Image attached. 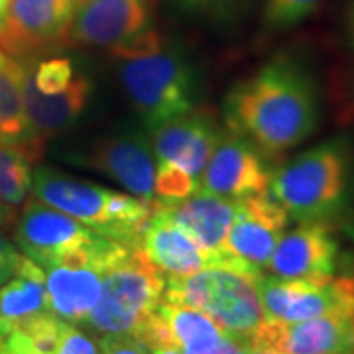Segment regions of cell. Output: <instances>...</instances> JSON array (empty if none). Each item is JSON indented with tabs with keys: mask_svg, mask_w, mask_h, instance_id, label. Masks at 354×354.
<instances>
[{
	"mask_svg": "<svg viewBox=\"0 0 354 354\" xmlns=\"http://www.w3.org/2000/svg\"><path fill=\"white\" fill-rule=\"evenodd\" d=\"M62 319L51 311L41 313L6 337V354H57Z\"/></svg>",
	"mask_w": 354,
	"mask_h": 354,
	"instance_id": "obj_25",
	"label": "cell"
},
{
	"mask_svg": "<svg viewBox=\"0 0 354 354\" xmlns=\"http://www.w3.org/2000/svg\"><path fill=\"white\" fill-rule=\"evenodd\" d=\"M348 38L354 46V0L351 2V10H348Z\"/></svg>",
	"mask_w": 354,
	"mask_h": 354,
	"instance_id": "obj_33",
	"label": "cell"
},
{
	"mask_svg": "<svg viewBox=\"0 0 354 354\" xmlns=\"http://www.w3.org/2000/svg\"><path fill=\"white\" fill-rule=\"evenodd\" d=\"M152 16L153 0H87L75 8L67 41L114 48L148 32Z\"/></svg>",
	"mask_w": 354,
	"mask_h": 354,
	"instance_id": "obj_15",
	"label": "cell"
},
{
	"mask_svg": "<svg viewBox=\"0 0 354 354\" xmlns=\"http://www.w3.org/2000/svg\"><path fill=\"white\" fill-rule=\"evenodd\" d=\"M321 0H266L264 24L270 30H286L301 24L315 12Z\"/></svg>",
	"mask_w": 354,
	"mask_h": 354,
	"instance_id": "obj_27",
	"label": "cell"
},
{
	"mask_svg": "<svg viewBox=\"0 0 354 354\" xmlns=\"http://www.w3.org/2000/svg\"><path fill=\"white\" fill-rule=\"evenodd\" d=\"M57 354H101V346L88 333L77 329L73 323L62 321Z\"/></svg>",
	"mask_w": 354,
	"mask_h": 354,
	"instance_id": "obj_29",
	"label": "cell"
},
{
	"mask_svg": "<svg viewBox=\"0 0 354 354\" xmlns=\"http://www.w3.org/2000/svg\"><path fill=\"white\" fill-rule=\"evenodd\" d=\"M174 2L185 6V8H207V6L216 4V2H223V0H174Z\"/></svg>",
	"mask_w": 354,
	"mask_h": 354,
	"instance_id": "obj_32",
	"label": "cell"
},
{
	"mask_svg": "<svg viewBox=\"0 0 354 354\" xmlns=\"http://www.w3.org/2000/svg\"><path fill=\"white\" fill-rule=\"evenodd\" d=\"M32 193L38 201L128 248H138L142 227L156 209V201L79 181L44 165L32 176Z\"/></svg>",
	"mask_w": 354,
	"mask_h": 354,
	"instance_id": "obj_3",
	"label": "cell"
},
{
	"mask_svg": "<svg viewBox=\"0 0 354 354\" xmlns=\"http://www.w3.org/2000/svg\"><path fill=\"white\" fill-rule=\"evenodd\" d=\"M8 6H10V0H0V20L6 16V12H8Z\"/></svg>",
	"mask_w": 354,
	"mask_h": 354,
	"instance_id": "obj_35",
	"label": "cell"
},
{
	"mask_svg": "<svg viewBox=\"0 0 354 354\" xmlns=\"http://www.w3.org/2000/svg\"><path fill=\"white\" fill-rule=\"evenodd\" d=\"M73 2H75V8H77L79 4H83V2H87V0H73Z\"/></svg>",
	"mask_w": 354,
	"mask_h": 354,
	"instance_id": "obj_37",
	"label": "cell"
},
{
	"mask_svg": "<svg viewBox=\"0 0 354 354\" xmlns=\"http://www.w3.org/2000/svg\"><path fill=\"white\" fill-rule=\"evenodd\" d=\"M288 225L290 216L268 191L236 199L234 218L225 242L232 270L254 276L264 274Z\"/></svg>",
	"mask_w": 354,
	"mask_h": 354,
	"instance_id": "obj_9",
	"label": "cell"
},
{
	"mask_svg": "<svg viewBox=\"0 0 354 354\" xmlns=\"http://www.w3.org/2000/svg\"><path fill=\"white\" fill-rule=\"evenodd\" d=\"M246 354H281V353L270 351V348H252V346H250V351H248Z\"/></svg>",
	"mask_w": 354,
	"mask_h": 354,
	"instance_id": "obj_34",
	"label": "cell"
},
{
	"mask_svg": "<svg viewBox=\"0 0 354 354\" xmlns=\"http://www.w3.org/2000/svg\"><path fill=\"white\" fill-rule=\"evenodd\" d=\"M164 288V274L130 248L104 272L101 295L83 323L97 335H132L162 304Z\"/></svg>",
	"mask_w": 354,
	"mask_h": 354,
	"instance_id": "obj_6",
	"label": "cell"
},
{
	"mask_svg": "<svg viewBox=\"0 0 354 354\" xmlns=\"http://www.w3.org/2000/svg\"><path fill=\"white\" fill-rule=\"evenodd\" d=\"M24 73V62H18L0 50V142H41L32 136L26 118Z\"/></svg>",
	"mask_w": 354,
	"mask_h": 354,
	"instance_id": "obj_23",
	"label": "cell"
},
{
	"mask_svg": "<svg viewBox=\"0 0 354 354\" xmlns=\"http://www.w3.org/2000/svg\"><path fill=\"white\" fill-rule=\"evenodd\" d=\"M252 142L241 134H223L201 176V189L228 199L268 191L272 167Z\"/></svg>",
	"mask_w": 354,
	"mask_h": 354,
	"instance_id": "obj_14",
	"label": "cell"
},
{
	"mask_svg": "<svg viewBox=\"0 0 354 354\" xmlns=\"http://www.w3.org/2000/svg\"><path fill=\"white\" fill-rule=\"evenodd\" d=\"M128 99L148 130L193 111V73L179 51L152 28L111 48Z\"/></svg>",
	"mask_w": 354,
	"mask_h": 354,
	"instance_id": "obj_2",
	"label": "cell"
},
{
	"mask_svg": "<svg viewBox=\"0 0 354 354\" xmlns=\"http://www.w3.org/2000/svg\"><path fill=\"white\" fill-rule=\"evenodd\" d=\"M73 14V0H10L0 20V50L18 62H32L38 53L67 44Z\"/></svg>",
	"mask_w": 354,
	"mask_h": 354,
	"instance_id": "obj_10",
	"label": "cell"
},
{
	"mask_svg": "<svg viewBox=\"0 0 354 354\" xmlns=\"http://www.w3.org/2000/svg\"><path fill=\"white\" fill-rule=\"evenodd\" d=\"M258 295L270 321L297 323L325 315H354V278L341 276L327 281L258 278Z\"/></svg>",
	"mask_w": 354,
	"mask_h": 354,
	"instance_id": "obj_8",
	"label": "cell"
},
{
	"mask_svg": "<svg viewBox=\"0 0 354 354\" xmlns=\"http://www.w3.org/2000/svg\"><path fill=\"white\" fill-rule=\"evenodd\" d=\"M150 132L156 162L177 165L199 183L207 162L223 136L209 114L193 111L167 120Z\"/></svg>",
	"mask_w": 354,
	"mask_h": 354,
	"instance_id": "obj_17",
	"label": "cell"
},
{
	"mask_svg": "<svg viewBox=\"0 0 354 354\" xmlns=\"http://www.w3.org/2000/svg\"><path fill=\"white\" fill-rule=\"evenodd\" d=\"M101 354H152L132 335H102Z\"/></svg>",
	"mask_w": 354,
	"mask_h": 354,
	"instance_id": "obj_30",
	"label": "cell"
},
{
	"mask_svg": "<svg viewBox=\"0 0 354 354\" xmlns=\"http://www.w3.org/2000/svg\"><path fill=\"white\" fill-rule=\"evenodd\" d=\"M227 124L268 158L299 146L319 122L313 77L291 57H276L228 93Z\"/></svg>",
	"mask_w": 354,
	"mask_h": 354,
	"instance_id": "obj_1",
	"label": "cell"
},
{
	"mask_svg": "<svg viewBox=\"0 0 354 354\" xmlns=\"http://www.w3.org/2000/svg\"><path fill=\"white\" fill-rule=\"evenodd\" d=\"M130 250L124 244L97 236L87 246L46 268L50 311L65 323H83L101 295L104 272Z\"/></svg>",
	"mask_w": 354,
	"mask_h": 354,
	"instance_id": "obj_7",
	"label": "cell"
},
{
	"mask_svg": "<svg viewBox=\"0 0 354 354\" xmlns=\"http://www.w3.org/2000/svg\"><path fill=\"white\" fill-rule=\"evenodd\" d=\"M4 218H6V215H4V213H2V211H0V223H2V221H4Z\"/></svg>",
	"mask_w": 354,
	"mask_h": 354,
	"instance_id": "obj_38",
	"label": "cell"
},
{
	"mask_svg": "<svg viewBox=\"0 0 354 354\" xmlns=\"http://www.w3.org/2000/svg\"><path fill=\"white\" fill-rule=\"evenodd\" d=\"M348 179V148L329 140L272 169L268 193L290 221H330L346 203Z\"/></svg>",
	"mask_w": 354,
	"mask_h": 354,
	"instance_id": "obj_4",
	"label": "cell"
},
{
	"mask_svg": "<svg viewBox=\"0 0 354 354\" xmlns=\"http://www.w3.org/2000/svg\"><path fill=\"white\" fill-rule=\"evenodd\" d=\"M39 150L41 142H0V211L6 216L28 199Z\"/></svg>",
	"mask_w": 354,
	"mask_h": 354,
	"instance_id": "obj_24",
	"label": "cell"
},
{
	"mask_svg": "<svg viewBox=\"0 0 354 354\" xmlns=\"http://www.w3.org/2000/svg\"><path fill=\"white\" fill-rule=\"evenodd\" d=\"M156 209L162 211L169 221H174L185 234H189L203 252L209 254L213 268L232 270L225 252V242L234 218L236 199L197 189L181 201L167 205L156 203Z\"/></svg>",
	"mask_w": 354,
	"mask_h": 354,
	"instance_id": "obj_16",
	"label": "cell"
},
{
	"mask_svg": "<svg viewBox=\"0 0 354 354\" xmlns=\"http://www.w3.org/2000/svg\"><path fill=\"white\" fill-rule=\"evenodd\" d=\"M26 71H28V75L32 79V83L41 93H59L75 77L73 64L69 59H64V57L46 59V62H39V64L34 65L26 64Z\"/></svg>",
	"mask_w": 354,
	"mask_h": 354,
	"instance_id": "obj_28",
	"label": "cell"
},
{
	"mask_svg": "<svg viewBox=\"0 0 354 354\" xmlns=\"http://www.w3.org/2000/svg\"><path fill=\"white\" fill-rule=\"evenodd\" d=\"M138 248L167 278H183L205 268H213L209 254L203 252L189 234L158 209H153L142 227Z\"/></svg>",
	"mask_w": 354,
	"mask_h": 354,
	"instance_id": "obj_19",
	"label": "cell"
},
{
	"mask_svg": "<svg viewBox=\"0 0 354 354\" xmlns=\"http://www.w3.org/2000/svg\"><path fill=\"white\" fill-rule=\"evenodd\" d=\"M22 93L30 132L44 142V138L71 127L83 114L91 95V81L85 75H75L64 91L41 93L26 71Z\"/></svg>",
	"mask_w": 354,
	"mask_h": 354,
	"instance_id": "obj_20",
	"label": "cell"
},
{
	"mask_svg": "<svg viewBox=\"0 0 354 354\" xmlns=\"http://www.w3.org/2000/svg\"><path fill=\"white\" fill-rule=\"evenodd\" d=\"M339 252L329 221H301L283 232L266 270L276 278L327 281L337 276Z\"/></svg>",
	"mask_w": 354,
	"mask_h": 354,
	"instance_id": "obj_12",
	"label": "cell"
},
{
	"mask_svg": "<svg viewBox=\"0 0 354 354\" xmlns=\"http://www.w3.org/2000/svg\"><path fill=\"white\" fill-rule=\"evenodd\" d=\"M83 164L120 183L140 199L156 201V156L142 134H120L101 140L83 158Z\"/></svg>",
	"mask_w": 354,
	"mask_h": 354,
	"instance_id": "obj_18",
	"label": "cell"
},
{
	"mask_svg": "<svg viewBox=\"0 0 354 354\" xmlns=\"http://www.w3.org/2000/svg\"><path fill=\"white\" fill-rule=\"evenodd\" d=\"M201 189V183L185 174L181 167L165 162H156V179H153V193L156 203H176L189 197L191 193Z\"/></svg>",
	"mask_w": 354,
	"mask_h": 354,
	"instance_id": "obj_26",
	"label": "cell"
},
{
	"mask_svg": "<svg viewBox=\"0 0 354 354\" xmlns=\"http://www.w3.org/2000/svg\"><path fill=\"white\" fill-rule=\"evenodd\" d=\"M158 311L174 333L179 354H246L250 351L248 337L223 329L199 309L162 301Z\"/></svg>",
	"mask_w": 354,
	"mask_h": 354,
	"instance_id": "obj_21",
	"label": "cell"
},
{
	"mask_svg": "<svg viewBox=\"0 0 354 354\" xmlns=\"http://www.w3.org/2000/svg\"><path fill=\"white\" fill-rule=\"evenodd\" d=\"M260 276L205 268L191 276L165 279L162 301L199 309L223 329L250 337L266 319L258 295Z\"/></svg>",
	"mask_w": 354,
	"mask_h": 354,
	"instance_id": "obj_5",
	"label": "cell"
},
{
	"mask_svg": "<svg viewBox=\"0 0 354 354\" xmlns=\"http://www.w3.org/2000/svg\"><path fill=\"white\" fill-rule=\"evenodd\" d=\"M48 311L46 270L22 256L16 274L0 286V330L8 337L26 321Z\"/></svg>",
	"mask_w": 354,
	"mask_h": 354,
	"instance_id": "obj_22",
	"label": "cell"
},
{
	"mask_svg": "<svg viewBox=\"0 0 354 354\" xmlns=\"http://www.w3.org/2000/svg\"><path fill=\"white\" fill-rule=\"evenodd\" d=\"M2 354H6V353H2Z\"/></svg>",
	"mask_w": 354,
	"mask_h": 354,
	"instance_id": "obj_39",
	"label": "cell"
},
{
	"mask_svg": "<svg viewBox=\"0 0 354 354\" xmlns=\"http://www.w3.org/2000/svg\"><path fill=\"white\" fill-rule=\"evenodd\" d=\"M14 234L20 252L44 270L62 262L65 256L77 252L99 236L95 230L36 197L26 203Z\"/></svg>",
	"mask_w": 354,
	"mask_h": 354,
	"instance_id": "obj_11",
	"label": "cell"
},
{
	"mask_svg": "<svg viewBox=\"0 0 354 354\" xmlns=\"http://www.w3.org/2000/svg\"><path fill=\"white\" fill-rule=\"evenodd\" d=\"M22 256L24 254L18 252L0 232V286L16 274L18 266L22 262Z\"/></svg>",
	"mask_w": 354,
	"mask_h": 354,
	"instance_id": "obj_31",
	"label": "cell"
},
{
	"mask_svg": "<svg viewBox=\"0 0 354 354\" xmlns=\"http://www.w3.org/2000/svg\"><path fill=\"white\" fill-rule=\"evenodd\" d=\"M6 353V335L0 330V354Z\"/></svg>",
	"mask_w": 354,
	"mask_h": 354,
	"instance_id": "obj_36",
	"label": "cell"
},
{
	"mask_svg": "<svg viewBox=\"0 0 354 354\" xmlns=\"http://www.w3.org/2000/svg\"><path fill=\"white\" fill-rule=\"evenodd\" d=\"M250 346L281 354H354V315H325L297 323L264 319Z\"/></svg>",
	"mask_w": 354,
	"mask_h": 354,
	"instance_id": "obj_13",
	"label": "cell"
}]
</instances>
